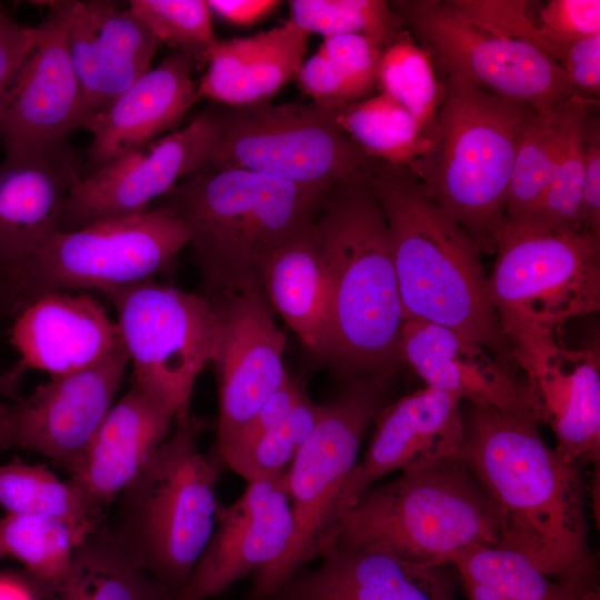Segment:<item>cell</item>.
<instances>
[{"mask_svg":"<svg viewBox=\"0 0 600 600\" xmlns=\"http://www.w3.org/2000/svg\"><path fill=\"white\" fill-rule=\"evenodd\" d=\"M462 419L456 457L494 509L499 546L523 553L554 580L596 570L584 468L548 446L531 414L462 401Z\"/></svg>","mask_w":600,"mask_h":600,"instance_id":"1","label":"cell"},{"mask_svg":"<svg viewBox=\"0 0 600 600\" xmlns=\"http://www.w3.org/2000/svg\"><path fill=\"white\" fill-rule=\"evenodd\" d=\"M311 230L328 283V361L351 381L388 382L404 316L386 217L368 176L332 187Z\"/></svg>","mask_w":600,"mask_h":600,"instance_id":"2","label":"cell"},{"mask_svg":"<svg viewBox=\"0 0 600 600\" xmlns=\"http://www.w3.org/2000/svg\"><path fill=\"white\" fill-rule=\"evenodd\" d=\"M368 181L386 217L404 320L447 327L516 374L472 239L427 196L408 166L381 162Z\"/></svg>","mask_w":600,"mask_h":600,"instance_id":"3","label":"cell"},{"mask_svg":"<svg viewBox=\"0 0 600 600\" xmlns=\"http://www.w3.org/2000/svg\"><path fill=\"white\" fill-rule=\"evenodd\" d=\"M330 189L204 166L158 207L187 226L204 296L212 297L259 281L262 261L313 222Z\"/></svg>","mask_w":600,"mask_h":600,"instance_id":"4","label":"cell"},{"mask_svg":"<svg viewBox=\"0 0 600 600\" xmlns=\"http://www.w3.org/2000/svg\"><path fill=\"white\" fill-rule=\"evenodd\" d=\"M536 111L447 73L428 144L407 164L480 252L494 253L518 144Z\"/></svg>","mask_w":600,"mask_h":600,"instance_id":"5","label":"cell"},{"mask_svg":"<svg viewBox=\"0 0 600 600\" xmlns=\"http://www.w3.org/2000/svg\"><path fill=\"white\" fill-rule=\"evenodd\" d=\"M499 542L490 500L467 466L452 457L367 489L338 514L322 549L336 544L418 566H451L471 546Z\"/></svg>","mask_w":600,"mask_h":600,"instance_id":"6","label":"cell"},{"mask_svg":"<svg viewBox=\"0 0 600 600\" xmlns=\"http://www.w3.org/2000/svg\"><path fill=\"white\" fill-rule=\"evenodd\" d=\"M173 424L118 497L106 527L129 559L177 599L214 528L221 462L200 450L199 418Z\"/></svg>","mask_w":600,"mask_h":600,"instance_id":"7","label":"cell"},{"mask_svg":"<svg viewBox=\"0 0 600 600\" xmlns=\"http://www.w3.org/2000/svg\"><path fill=\"white\" fill-rule=\"evenodd\" d=\"M189 240L187 226L160 207L76 230L59 229L7 276L8 316L49 292L97 290L107 296L152 280Z\"/></svg>","mask_w":600,"mask_h":600,"instance_id":"8","label":"cell"},{"mask_svg":"<svg viewBox=\"0 0 600 600\" xmlns=\"http://www.w3.org/2000/svg\"><path fill=\"white\" fill-rule=\"evenodd\" d=\"M493 254L487 290L508 339L558 333L566 320L599 310L600 234L504 223Z\"/></svg>","mask_w":600,"mask_h":600,"instance_id":"9","label":"cell"},{"mask_svg":"<svg viewBox=\"0 0 600 600\" xmlns=\"http://www.w3.org/2000/svg\"><path fill=\"white\" fill-rule=\"evenodd\" d=\"M216 132L207 167L243 169L299 184L332 188L368 176V156L314 102L213 108Z\"/></svg>","mask_w":600,"mask_h":600,"instance_id":"10","label":"cell"},{"mask_svg":"<svg viewBox=\"0 0 600 600\" xmlns=\"http://www.w3.org/2000/svg\"><path fill=\"white\" fill-rule=\"evenodd\" d=\"M132 364V386L176 421L191 416L200 372L213 360L218 317L207 296L148 280L106 296Z\"/></svg>","mask_w":600,"mask_h":600,"instance_id":"11","label":"cell"},{"mask_svg":"<svg viewBox=\"0 0 600 600\" xmlns=\"http://www.w3.org/2000/svg\"><path fill=\"white\" fill-rule=\"evenodd\" d=\"M387 383L350 381L336 399L323 404L319 421L286 471L296 533L274 591L318 558L334 521L342 488L358 462L364 433L386 406Z\"/></svg>","mask_w":600,"mask_h":600,"instance_id":"12","label":"cell"},{"mask_svg":"<svg viewBox=\"0 0 600 600\" xmlns=\"http://www.w3.org/2000/svg\"><path fill=\"white\" fill-rule=\"evenodd\" d=\"M431 60L503 98L552 110L577 92L564 70L539 49L486 31L463 19L450 1L389 2Z\"/></svg>","mask_w":600,"mask_h":600,"instance_id":"13","label":"cell"},{"mask_svg":"<svg viewBox=\"0 0 600 600\" xmlns=\"http://www.w3.org/2000/svg\"><path fill=\"white\" fill-rule=\"evenodd\" d=\"M294 533L284 474L247 482L233 502L218 506L211 537L176 600L219 597L248 574V597H269Z\"/></svg>","mask_w":600,"mask_h":600,"instance_id":"14","label":"cell"},{"mask_svg":"<svg viewBox=\"0 0 600 600\" xmlns=\"http://www.w3.org/2000/svg\"><path fill=\"white\" fill-rule=\"evenodd\" d=\"M214 132L216 118L210 108L182 129L81 176L63 200L60 230L147 211L153 200L207 166Z\"/></svg>","mask_w":600,"mask_h":600,"instance_id":"15","label":"cell"},{"mask_svg":"<svg viewBox=\"0 0 600 600\" xmlns=\"http://www.w3.org/2000/svg\"><path fill=\"white\" fill-rule=\"evenodd\" d=\"M128 364L121 344L88 368L52 377L27 397L0 402V450L28 449L70 473L112 407Z\"/></svg>","mask_w":600,"mask_h":600,"instance_id":"16","label":"cell"},{"mask_svg":"<svg viewBox=\"0 0 600 600\" xmlns=\"http://www.w3.org/2000/svg\"><path fill=\"white\" fill-rule=\"evenodd\" d=\"M218 317L212 363L219 414L214 449L244 426L289 378L286 336L277 326L259 281L209 297Z\"/></svg>","mask_w":600,"mask_h":600,"instance_id":"17","label":"cell"},{"mask_svg":"<svg viewBox=\"0 0 600 600\" xmlns=\"http://www.w3.org/2000/svg\"><path fill=\"white\" fill-rule=\"evenodd\" d=\"M74 0L49 2L37 26L36 44L14 78L0 110L4 153L52 148L90 119L70 57L68 30Z\"/></svg>","mask_w":600,"mask_h":600,"instance_id":"18","label":"cell"},{"mask_svg":"<svg viewBox=\"0 0 600 600\" xmlns=\"http://www.w3.org/2000/svg\"><path fill=\"white\" fill-rule=\"evenodd\" d=\"M558 333L511 337L532 414L556 437L554 450L583 468L600 461V360L592 348L569 349Z\"/></svg>","mask_w":600,"mask_h":600,"instance_id":"19","label":"cell"},{"mask_svg":"<svg viewBox=\"0 0 600 600\" xmlns=\"http://www.w3.org/2000/svg\"><path fill=\"white\" fill-rule=\"evenodd\" d=\"M374 424L362 460L342 488L336 518L388 473L456 457L464 433L462 399L424 387L386 404Z\"/></svg>","mask_w":600,"mask_h":600,"instance_id":"20","label":"cell"},{"mask_svg":"<svg viewBox=\"0 0 600 600\" xmlns=\"http://www.w3.org/2000/svg\"><path fill=\"white\" fill-rule=\"evenodd\" d=\"M9 338L23 372L59 377L88 368L121 343L116 320L84 291L42 294L12 317Z\"/></svg>","mask_w":600,"mask_h":600,"instance_id":"21","label":"cell"},{"mask_svg":"<svg viewBox=\"0 0 600 600\" xmlns=\"http://www.w3.org/2000/svg\"><path fill=\"white\" fill-rule=\"evenodd\" d=\"M316 568H302L260 600H456L449 566H418L390 554L329 544Z\"/></svg>","mask_w":600,"mask_h":600,"instance_id":"22","label":"cell"},{"mask_svg":"<svg viewBox=\"0 0 600 600\" xmlns=\"http://www.w3.org/2000/svg\"><path fill=\"white\" fill-rule=\"evenodd\" d=\"M81 178L66 142L6 153L0 162V272L7 278L59 230L64 198Z\"/></svg>","mask_w":600,"mask_h":600,"instance_id":"23","label":"cell"},{"mask_svg":"<svg viewBox=\"0 0 600 600\" xmlns=\"http://www.w3.org/2000/svg\"><path fill=\"white\" fill-rule=\"evenodd\" d=\"M68 44L90 119L152 68L161 47L128 8L102 0H74Z\"/></svg>","mask_w":600,"mask_h":600,"instance_id":"24","label":"cell"},{"mask_svg":"<svg viewBox=\"0 0 600 600\" xmlns=\"http://www.w3.org/2000/svg\"><path fill=\"white\" fill-rule=\"evenodd\" d=\"M398 354L399 360L406 361L420 376L426 387L458 396L470 403L533 417L523 381L488 350L447 327L406 319Z\"/></svg>","mask_w":600,"mask_h":600,"instance_id":"25","label":"cell"},{"mask_svg":"<svg viewBox=\"0 0 600 600\" xmlns=\"http://www.w3.org/2000/svg\"><path fill=\"white\" fill-rule=\"evenodd\" d=\"M192 68L193 61L174 50L89 120L84 128L91 133L89 173L181 121L200 98Z\"/></svg>","mask_w":600,"mask_h":600,"instance_id":"26","label":"cell"},{"mask_svg":"<svg viewBox=\"0 0 600 600\" xmlns=\"http://www.w3.org/2000/svg\"><path fill=\"white\" fill-rule=\"evenodd\" d=\"M173 423L166 408L131 386L112 404L68 480L103 510L136 478Z\"/></svg>","mask_w":600,"mask_h":600,"instance_id":"27","label":"cell"},{"mask_svg":"<svg viewBox=\"0 0 600 600\" xmlns=\"http://www.w3.org/2000/svg\"><path fill=\"white\" fill-rule=\"evenodd\" d=\"M309 33L291 19L243 38L219 40L198 82V94L229 107L267 102L297 78Z\"/></svg>","mask_w":600,"mask_h":600,"instance_id":"28","label":"cell"},{"mask_svg":"<svg viewBox=\"0 0 600 600\" xmlns=\"http://www.w3.org/2000/svg\"><path fill=\"white\" fill-rule=\"evenodd\" d=\"M311 224L262 261L259 281L272 310L310 352L328 361L329 292Z\"/></svg>","mask_w":600,"mask_h":600,"instance_id":"29","label":"cell"},{"mask_svg":"<svg viewBox=\"0 0 600 600\" xmlns=\"http://www.w3.org/2000/svg\"><path fill=\"white\" fill-rule=\"evenodd\" d=\"M467 600H578L597 583V569L559 581L523 553L501 546H471L451 561Z\"/></svg>","mask_w":600,"mask_h":600,"instance_id":"30","label":"cell"},{"mask_svg":"<svg viewBox=\"0 0 600 600\" xmlns=\"http://www.w3.org/2000/svg\"><path fill=\"white\" fill-rule=\"evenodd\" d=\"M49 600H176L136 566L106 526L77 547L68 576Z\"/></svg>","mask_w":600,"mask_h":600,"instance_id":"31","label":"cell"},{"mask_svg":"<svg viewBox=\"0 0 600 600\" xmlns=\"http://www.w3.org/2000/svg\"><path fill=\"white\" fill-rule=\"evenodd\" d=\"M83 539L67 522L48 516L7 513L0 519L3 554L24 566L28 584L46 600L66 580L74 551Z\"/></svg>","mask_w":600,"mask_h":600,"instance_id":"32","label":"cell"},{"mask_svg":"<svg viewBox=\"0 0 600 600\" xmlns=\"http://www.w3.org/2000/svg\"><path fill=\"white\" fill-rule=\"evenodd\" d=\"M0 506L8 513H31L67 522L83 538L102 527L103 510L69 480L42 464L12 460L0 464Z\"/></svg>","mask_w":600,"mask_h":600,"instance_id":"33","label":"cell"},{"mask_svg":"<svg viewBox=\"0 0 600 600\" xmlns=\"http://www.w3.org/2000/svg\"><path fill=\"white\" fill-rule=\"evenodd\" d=\"M331 112L339 128L379 161L407 166L428 144L414 117L382 91Z\"/></svg>","mask_w":600,"mask_h":600,"instance_id":"34","label":"cell"},{"mask_svg":"<svg viewBox=\"0 0 600 600\" xmlns=\"http://www.w3.org/2000/svg\"><path fill=\"white\" fill-rule=\"evenodd\" d=\"M597 104L574 96L556 109L551 180L537 223L580 231L584 128L590 109Z\"/></svg>","mask_w":600,"mask_h":600,"instance_id":"35","label":"cell"},{"mask_svg":"<svg viewBox=\"0 0 600 600\" xmlns=\"http://www.w3.org/2000/svg\"><path fill=\"white\" fill-rule=\"evenodd\" d=\"M557 108L536 111L521 136L509 181L504 223L538 222L551 180Z\"/></svg>","mask_w":600,"mask_h":600,"instance_id":"36","label":"cell"},{"mask_svg":"<svg viewBox=\"0 0 600 600\" xmlns=\"http://www.w3.org/2000/svg\"><path fill=\"white\" fill-rule=\"evenodd\" d=\"M377 84L414 117L427 139L442 99L443 83L437 80L429 53L413 42L408 30L383 50Z\"/></svg>","mask_w":600,"mask_h":600,"instance_id":"37","label":"cell"},{"mask_svg":"<svg viewBox=\"0 0 600 600\" xmlns=\"http://www.w3.org/2000/svg\"><path fill=\"white\" fill-rule=\"evenodd\" d=\"M289 7L293 22L324 38L362 34L386 49L407 31L401 17L383 0H292Z\"/></svg>","mask_w":600,"mask_h":600,"instance_id":"38","label":"cell"},{"mask_svg":"<svg viewBox=\"0 0 600 600\" xmlns=\"http://www.w3.org/2000/svg\"><path fill=\"white\" fill-rule=\"evenodd\" d=\"M323 411L303 392L281 424L222 464L247 482L286 473Z\"/></svg>","mask_w":600,"mask_h":600,"instance_id":"39","label":"cell"},{"mask_svg":"<svg viewBox=\"0 0 600 600\" xmlns=\"http://www.w3.org/2000/svg\"><path fill=\"white\" fill-rule=\"evenodd\" d=\"M128 9L161 42L207 63L218 43L206 0H131Z\"/></svg>","mask_w":600,"mask_h":600,"instance_id":"40","label":"cell"},{"mask_svg":"<svg viewBox=\"0 0 600 600\" xmlns=\"http://www.w3.org/2000/svg\"><path fill=\"white\" fill-rule=\"evenodd\" d=\"M453 9L467 21L493 34L526 42L556 62L559 51L542 36L527 11L523 0H450ZM558 63V62H557Z\"/></svg>","mask_w":600,"mask_h":600,"instance_id":"41","label":"cell"},{"mask_svg":"<svg viewBox=\"0 0 600 600\" xmlns=\"http://www.w3.org/2000/svg\"><path fill=\"white\" fill-rule=\"evenodd\" d=\"M336 71L364 99L377 86V74L383 48L362 34H339L324 38L318 49Z\"/></svg>","mask_w":600,"mask_h":600,"instance_id":"42","label":"cell"},{"mask_svg":"<svg viewBox=\"0 0 600 600\" xmlns=\"http://www.w3.org/2000/svg\"><path fill=\"white\" fill-rule=\"evenodd\" d=\"M538 27L560 53L561 47L600 33V1L551 0L541 9Z\"/></svg>","mask_w":600,"mask_h":600,"instance_id":"43","label":"cell"},{"mask_svg":"<svg viewBox=\"0 0 600 600\" xmlns=\"http://www.w3.org/2000/svg\"><path fill=\"white\" fill-rule=\"evenodd\" d=\"M303 392V388L289 377L227 443L214 449V456L221 464L224 459L247 449L259 438L281 424Z\"/></svg>","mask_w":600,"mask_h":600,"instance_id":"44","label":"cell"},{"mask_svg":"<svg viewBox=\"0 0 600 600\" xmlns=\"http://www.w3.org/2000/svg\"><path fill=\"white\" fill-rule=\"evenodd\" d=\"M297 79L301 90L312 102L324 109L336 110L360 100L352 87L319 50L303 61Z\"/></svg>","mask_w":600,"mask_h":600,"instance_id":"45","label":"cell"},{"mask_svg":"<svg viewBox=\"0 0 600 600\" xmlns=\"http://www.w3.org/2000/svg\"><path fill=\"white\" fill-rule=\"evenodd\" d=\"M593 107L589 111L583 137L584 177L579 228L583 232L600 234V126L598 116L591 112Z\"/></svg>","mask_w":600,"mask_h":600,"instance_id":"46","label":"cell"},{"mask_svg":"<svg viewBox=\"0 0 600 600\" xmlns=\"http://www.w3.org/2000/svg\"><path fill=\"white\" fill-rule=\"evenodd\" d=\"M557 62L569 77L578 97L598 101L600 94V33L561 47Z\"/></svg>","mask_w":600,"mask_h":600,"instance_id":"47","label":"cell"},{"mask_svg":"<svg viewBox=\"0 0 600 600\" xmlns=\"http://www.w3.org/2000/svg\"><path fill=\"white\" fill-rule=\"evenodd\" d=\"M37 38V26L28 27L16 21L0 3V110Z\"/></svg>","mask_w":600,"mask_h":600,"instance_id":"48","label":"cell"},{"mask_svg":"<svg viewBox=\"0 0 600 600\" xmlns=\"http://www.w3.org/2000/svg\"><path fill=\"white\" fill-rule=\"evenodd\" d=\"M211 14L237 24L249 26L266 18L280 4L277 0H206Z\"/></svg>","mask_w":600,"mask_h":600,"instance_id":"49","label":"cell"},{"mask_svg":"<svg viewBox=\"0 0 600 600\" xmlns=\"http://www.w3.org/2000/svg\"><path fill=\"white\" fill-rule=\"evenodd\" d=\"M30 586L19 580L0 577V600H33Z\"/></svg>","mask_w":600,"mask_h":600,"instance_id":"50","label":"cell"},{"mask_svg":"<svg viewBox=\"0 0 600 600\" xmlns=\"http://www.w3.org/2000/svg\"><path fill=\"white\" fill-rule=\"evenodd\" d=\"M23 371H21L16 364L7 370L0 372V399L18 398L19 387L23 377Z\"/></svg>","mask_w":600,"mask_h":600,"instance_id":"51","label":"cell"},{"mask_svg":"<svg viewBox=\"0 0 600 600\" xmlns=\"http://www.w3.org/2000/svg\"><path fill=\"white\" fill-rule=\"evenodd\" d=\"M6 316H8L7 283L4 276L0 272V326Z\"/></svg>","mask_w":600,"mask_h":600,"instance_id":"52","label":"cell"},{"mask_svg":"<svg viewBox=\"0 0 600 600\" xmlns=\"http://www.w3.org/2000/svg\"><path fill=\"white\" fill-rule=\"evenodd\" d=\"M578 600H600L599 586L596 584L586 590Z\"/></svg>","mask_w":600,"mask_h":600,"instance_id":"53","label":"cell"},{"mask_svg":"<svg viewBox=\"0 0 600 600\" xmlns=\"http://www.w3.org/2000/svg\"><path fill=\"white\" fill-rule=\"evenodd\" d=\"M246 600H260V599H256V598H251V597H247Z\"/></svg>","mask_w":600,"mask_h":600,"instance_id":"54","label":"cell"},{"mask_svg":"<svg viewBox=\"0 0 600 600\" xmlns=\"http://www.w3.org/2000/svg\"><path fill=\"white\" fill-rule=\"evenodd\" d=\"M2 557H4V554H3V552H2V550H1V548H0V559H1Z\"/></svg>","mask_w":600,"mask_h":600,"instance_id":"55","label":"cell"}]
</instances>
